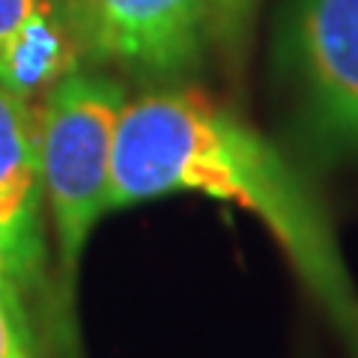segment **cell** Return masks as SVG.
Segmentation results:
<instances>
[{"instance_id": "7", "label": "cell", "mask_w": 358, "mask_h": 358, "mask_svg": "<svg viewBox=\"0 0 358 358\" xmlns=\"http://www.w3.org/2000/svg\"><path fill=\"white\" fill-rule=\"evenodd\" d=\"M212 6V39H218L230 54H239L251 33L260 0H209Z\"/></svg>"}, {"instance_id": "2", "label": "cell", "mask_w": 358, "mask_h": 358, "mask_svg": "<svg viewBox=\"0 0 358 358\" xmlns=\"http://www.w3.org/2000/svg\"><path fill=\"white\" fill-rule=\"evenodd\" d=\"M126 105V90L117 81L69 72L48 90L36 122L42 192L66 287L75 284L84 245L108 212L114 141Z\"/></svg>"}, {"instance_id": "1", "label": "cell", "mask_w": 358, "mask_h": 358, "mask_svg": "<svg viewBox=\"0 0 358 358\" xmlns=\"http://www.w3.org/2000/svg\"><path fill=\"white\" fill-rule=\"evenodd\" d=\"M197 192L260 215L358 358V287L308 176L268 138L194 90H159L126 105L110 162L108 212Z\"/></svg>"}, {"instance_id": "11", "label": "cell", "mask_w": 358, "mask_h": 358, "mask_svg": "<svg viewBox=\"0 0 358 358\" xmlns=\"http://www.w3.org/2000/svg\"><path fill=\"white\" fill-rule=\"evenodd\" d=\"M54 6H57V9H60V13H63V6H66V0H54Z\"/></svg>"}, {"instance_id": "4", "label": "cell", "mask_w": 358, "mask_h": 358, "mask_svg": "<svg viewBox=\"0 0 358 358\" xmlns=\"http://www.w3.org/2000/svg\"><path fill=\"white\" fill-rule=\"evenodd\" d=\"M63 15L99 57L159 78L197 66L212 36L209 0H66Z\"/></svg>"}, {"instance_id": "3", "label": "cell", "mask_w": 358, "mask_h": 358, "mask_svg": "<svg viewBox=\"0 0 358 358\" xmlns=\"http://www.w3.org/2000/svg\"><path fill=\"white\" fill-rule=\"evenodd\" d=\"M275 60L308 155L358 167V0H287Z\"/></svg>"}, {"instance_id": "8", "label": "cell", "mask_w": 358, "mask_h": 358, "mask_svg": "<svg viewBox=\"0 0 358 358\" xmlns=\"http://www.w3.org/2000/svg\"><path fill=\"white\" fill-rule=\"evenodd\" d=\"M0 358H36V343L30 341L24 301L15 289L0 287Z\"/></svg>"}, {"instance_id": "9", "label": "cell", "mask_w": 358, "mask_h": 358, "mask_svg": "<svg viewBox=\"0 0 358 358\" xmlns=\"http://www.w3.org/2000/svg\"><path fill=\"white\" fill-rule=\"evenodd\" d=\"M39 0H0V45H3L18 24H24V18L36 9Z\"/></svg>"}, {"instance_id": "10", "label": "cell", "mask_w": 358, "mask_h": 358, "mask_svg": "<svg viewBox=\"0 0 358 358\" xmlns=\"http://www.w3.org/2000/svg\"><path fill=\"white\" fill-rule=\"evenodd\" d=\"M0 287H6V289H15L13 281H9V275H6V266H3V257H0Z\"/></svg>"}, {"instance_id": "5", "label": "cell", "mask_w": 358, "mask_h": 358, "mask_svg": "<svg viewBox=\"0 0 358 358\" xmlns=\"http://www.w3.org/2000/svg\"><path fill=\"white\" fill-rule=\"evenodd\" d=\"M42 203L39 126L24 99L0 84V257L21 301L45 275Z\"/></svg>"}, {"instance_id": "6", "label": "cell", "mask_w": 358, "mask_h": 358, "mask_svg": "<svg viewBox=\"0 0 358 358\" xmlns=\"http://www.w3.org/2000/svg\"><path fill=\"white\" fill-rule=\"evenodd\" d=\"M72 27L54 0H39L24 24L0 45V84L18 99L51 90L72 72Z\"/></svg>"}]
</instances>
